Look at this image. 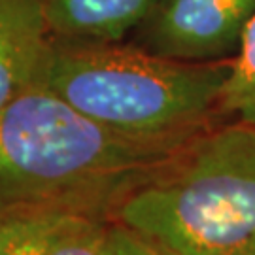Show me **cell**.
I'll return each mask as SVG.
<instances>
[{
	"label": "cell",
	"instance_id": "6da1fadb",
	"mask_svg": "<svg viewBox=\"0 0 255 255\" xmlns=\"http://www.w3.org/2000/svg\"><path fill=\"white\" fill-rule=\"evenodd\" d=\"M191 140L112 128L34 83L0 110V216H114Z\"/></svg>",
	"mask_w": 255,
	"mask_h": 255
},
{
	"label": "cell",
	"instance_id": "7a4b0ae2",
	"mask_svg": "<svg viewBox=\"0 0 255 255\" xmlns=\"http://www.w3.org/2000/svg\"><path fill=\"white\" fill-rule=\"evenodd\" d=\"M231 63L176 61L125 40L49 36L34 83L112 128L191 140L225 121L221 95Z\"/></svg>",
	"mask_w": 255,
	"mask_h": 255
},
{
	"label": "cell",
	"instance_id": "3957f363",
	"mask_svg": "<svg viewBox=\"0 0 255 255\" xmlns=\"http://www.w3.org/2000/svg\"><path fill=\"white\" fill-rule=\"evenodd\" d=\"M114 216L168 255H255V127L206 128Z\"/></svg>",
	"mask_w": 255,
	"mask_h": 255
},
{
	"label": "cell",
	"instance_id": "277c9868",
	"mask_svg": "<svg viewBox=\"0 0 255 255\" xmlns=\"http://www.w3.org/2000/svg\"><path fill=\"white\" fill-rule=\"evenodd\" d=\"M254 15L255 0H159L128 42L176 61H231Z\"/></svg>",
	"mask_w": 255,
	"mask_h": 255
},
{
	"label": "cell",
	"instance_id": "5b68a950",
	"mask_svg": "<svg viewBox=\"0 0 255 255\" xmlns=\"http://www.w3.org/2000/svg\"><path fill=\"white\" fill-rule=\"evenodd\" d=\"M49 36L44 0H0V110L34 85Z\"/></svg>",
	"mask_w": 255,
	"mask_h": 255
},
{
	"label": "cell",
	"instance_id": "8992f818",
	"mask_svg": "<svg viewBox=\"0 0 255 255\" xmlns=\"http://www.w3.org/2000/svg\"><path fill=\"white\" fill-rule=\"evenodd\" d=\"M159 0H44L49 34L68 40L123 42Z\"/></svg>",
	"mask_w": 255,
	"mask_h": 255
},
{
	"label": "cell",
	"instance_id": "52a82bcc",
	"mask_svg": "<svg viewBox=\"0 0 255 255\" xmlns=\"http://www.w3.org/2000/svg\"><path fill=\"white\" fill-rule=\"evenodd\" d=\"M47 255H168L155 240L116 216H72Z\"/></svg>",
	"mask_w": 255,
	"mask_h": 255
},
{
	"label": "cell",
	"instance_id": "ba28073f",
	"mask_svg": "<svg viewBox=\"0 0 255 255\" xmlns=\"http://www.w3.org/2000/svg\"><path fill=\"white\" fill-rule=\"evenodd\" d=\"M72 214L0 216V255H47L55 237Z\"/></svg>",
	"mask_w": 255,
	"mask_h": 255
},
{
	"label": "cell",
	"instance_id": "9c48e42d",
	"mask_svg": "<svg viewBox=\"0 0 255 255\" xmlns=\"http://www.w3.org/2000/svg\"><path fill=\"white\" fill-rule=\"evenodd\" d=\"M225 119L255 127V15L248 23L242 44L231 63V74L221 95Z\"/></svg>",
	"mask_w": 255,
	"mask_h": 255
}]
</instances>
